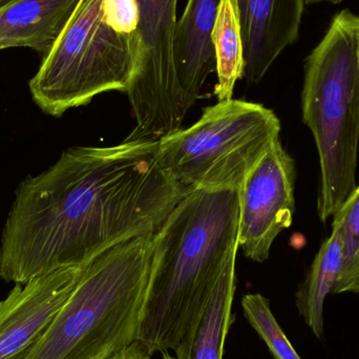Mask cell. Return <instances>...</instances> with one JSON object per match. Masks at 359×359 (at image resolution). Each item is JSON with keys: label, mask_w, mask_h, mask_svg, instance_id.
Wrapping results in <instances>:
<instances>
[{"label": "cell", "mask_w": 359, "mask_h": 359, "mask_svg": "<svg viewBox=\"0 0 359 359\" xmlns=\"http://www.w3.org/2000/svg\"><path fill=\"white\" fill-rule=\"evenodd\" d=\"M211 42L217 73L215 94L219 101L230 100L244 72V46L236 0H219Z\"/></svg>", "instance_id": "9a60e30c"}, {"label": "cell", "mask_w": 359, "mask_h": 359, "mask_svg": "<svg viewBox=\"0 0 359 359\" xmlns=\"http://www.w3.org/2000/svg\"><path fill=\"white\" fill-rule=\"evenodd\" d=\"M337 215L341 224V263L331 293H359V185Z\"/></svg>", "instance_id": "2e32d148"}, {"label": "cell", "mask_w": 359, "mask_h": 359, "mask_svg": "<svg viewBox=\"0 0 359 359\" xmlns=\"http://www.w3.org/2000/svg\"><path fill=\"white\" fill-rule=\"evenodd\" d=\"M236 255H232L217 280L201 318L186 359H223L224 344L232 323L236 288Z\"/></svg>", "instance_id": "5bb4252c"}, {"label": "cell", "mask_w": 359, "mask_h": 359, "mask_svg": "<svg viewBox=\"0 0 359 359\" xmlns=\"http://www.w3.org/2000/svg\"><path fill=\"white\" fill-rule=\"evenodd\" d=\"M138 50V35L113 20L105 0H80L29 81L32 98L43 113L61 117L102 93H126Z\"/></svg>", "instance_id": "5b68a950"}, {"label": "cell", "mask_w": 359, "mask_h": 359, "mask_svg": "<svg viewBox=\"0 0 359 359\" xmlns=\"http://www.w3.org/2000/svg\"><path fill=\"white\" fill-rule=\"evenodd\" d=\"M16 1H18V0H0V11L4 10V8H8V6Z\"/></svg>", "instance_id": "ffe728a7"}, {"label": "cell", "mask_w": 359, "mask_h": 359, "mask_svg": "<svg viewBox=\"0 0 359 359\" xmlns=\"http://www.w3.org/2000/svg\"><path fill=\"white\" fill-rule=\"evenodd\" d=\"M280 119L259 103L219 101L190 128L158 140L164 172L187 194L238 191L251 170L280 140Z\"/></svg>", "instance_id": "8992f818"}, {"label": "cell", "mask_w": 359, "mask_h": 359, "mask_svg": "<svg viewBox=\"0 0 359 359\" xmlns=\"http://www.w3.org/2000/svg\"><path fill=\"white\" fill-rule=\"evenodd\" d=\"M186 194L162 168L158 141L67 149L17 187L0 241V280L25 284L86 267L120 243L156 233Z\"/></svg>", "instance_id": "6da1fadb"}, {"label": "cell", "mask_w": 359, "mask_h": 359, "mask_svg": "<svg viewBox=\"0 0 359 359\" xmlns=\"http://www.w3.org/2000/svg\"><path fill=\"white\" fill-rule=\"evenodd\" d=\"M244 46L243 78L257 84L299 39L305 0H236Z\"/></svg>", "instance_id": "30bf717a"}, {"label": "cell", "mask_w": 359, "mask_h": 359, "mask_svg": "<svg viewBox=\"0 0 359 359\" xmlns=\"http://www.w3.org/2000/svg\"><path fill=\"white\" fill-rule=\"evenodd\" d=\"M4 50V48H2V46H0V50Z\"/></svg>", "instance_id": "7402d4cb"}, {"label": "cell", "mask_w": 359, "mask_h": 359, "mask_svg": "<svg viewBox=\"0 0 359 359\" xmlns=\"http://www.w3.org/2000/svg\"><path fill=\"white\" fill-rule=\"evenodd\" d=\"M238 194H186L154 238L153 265L137 341L149 355L186 359L228 259L238 249Z\"/></svg>", "instance_id": "7a4b0ae2"}, {"label": "cell", "mask_w": 359, "mask_h": 359, "mask_svg": "<svg viewBox=\"0 0 359 359\" xmlns=\"http://www.w3.org/2000/svg\"><path fill=\"white\" fill-rule=\"evenodd\" d=\"M155 234L120 243L86 265L43 334L16 359H107L136 343Z\"/></svg>", "instance_id": "3957f363"}, {"label": "cell", "mask_w": 359, "mask_h": 359, "mask_svg": "<svg viewBox=\"0 0 359 359\" xmlns=\"http://www.w3.org/2000/svg\"><path fill=\"white\" fill-rule=\"evenodd\" d=\"M344 0H305V4H318V2H331L333 4H341Z\"/></svg>", "instance_id": "d6986e66"}, {"label": "cell", "mask_w": 359, "mask_h": 359, "mask_svg": "<svg viewBox=\"0 0 359 359\" xmlns=\"http://www.w3.org/2000/svg\"><path fill=\"white\" fill-rule=\"evenodd\" d=\"M219 4V0H188L177 22L175 67L186 113L200 98L207 78L215 71L211 33Z\"/></svg>", "instance_id": "8fae6325"}, {"label": "cell", "mask_w": 359, "mask_h": 359, "mask_svg": "<svg viewBox=\"0 0 359 359\" xmlns=\"http://www.w3.org/2000/svg\"><path fill=\"white\" fill-rule=\"evenodd\" d=\"M245 318L267 345L274 359H302L272 313L270 302L259 293L242 299Z\"/></svg>", "instance_id": "e0dca14e"}, {"label": "cell", "mask_w": 359, "mask_h": 359, "mask_svg": "<svg viewBox=\"0 0 359 359\" xmlns=\"http://www.w3.org/2000/svg\"><path fill=\"white\" fill-rule=\"evenodd\" d=\"M80 0H18L0 11V46L29 48L46 56Z\"/></svg>", "instance_id": "7c38bea8"}, {"label": "cell", "mask_w": 359, "mask_h": 359, "mask_svg": "<svg viewBox=\"0 0 359 359\" xmlns=\"http://www.w3.org/2000/svg\"><path fill=\"white\" fill-rule=\"evenodd\" d=\"M341 219L333 217L332 232L320 246L295 297L299 313L316 337L324 335V304L339 276L341 263Z\"/></svg>", "instance_id": "4fadbf2b"}, {"label": "cell", "mask_w": 359, "mask_h": 359, "mask_svg": "<svg viewBox=\"0 0 359 359\" xmlns=\"http://www.w3.org/2000/svg\"><path fill=\"white\" fill-rule=\"evenodd\" d=\"M138 58L126 94L136 120L126 141H158L181 128L186 113L174 59L178 0H136Z\"/></svg>", "instance_id": "52a82bcc"}, {"label": "cell", "mask_w": 359, "mask_h": 359, "mask_svg": "<svg viewBox=\"0 0 359 359\" xmlns=\"http://www.w3.org/2000/svg\"><path fill=\"white\" fill-rule=\"evenodd\" d=\"M151 356L147 353L145 348L139 341L132 344L126 349L114 354L107 359H151Z\"/></svg>", "instance_id": "ac0fdd59"}, {"label": "cell", "mask_w": 359, "mask_h": 359, "mask_svg": "<svg viewBox=\"0 0 359 359\" xmlns=\"http://www.w3.org/2000/svg\"><path fill=\"white\" fill-rule=\"evenodd\" d=\"M302 111L318 149V215L325 223L358 187L359 16L349 10L333 18L306 60Z\"/></svg>", "instance_id": "277c9868"}, {"label": "cell", "mask_w": 359, "mask_h": 359, "mask_svg": "<svg viewBox=\"0 0 359 359\" xmlns=\"http://www.w3.org/2000/svg\"><path fill=\"white\" fill-rule=\"evenodd\" d=\"M84 268H65L16 284L0 301V359L18 358L43 334L77 286Z\"/></svg>", "instance_id": "9c48e42d"}, {"label": "cell", "mask_w": 359, "mask_h": 359, "mask_svg": "<svg viewBox=\"0 0 359 359\" xmlns=\"http://www.w3.org/2000/svg\"><path fill=\"white\" fill-rule=\"evenodd\" d=\"M294 160L276 141L238 190V248L263 263L274 241L290 227L295 210Z\"/></svg>", "instance_id": "ba28073f"}, {"label": "cell", "mask_w": 359, "mask_h": 359, "mask_svg": "<svg viewBox=\"0 0 359 359\" xmlns=\"http://www.w3.org/2000/svg\"><path fill=\"white\" fill-rule=\"evenodd\" d=\"M162 359H177V358H172V356L170 355V354L168 353V352H163V353H162Z\"/></svg>", "instance_id": "44dd1931"}]
</instances>
